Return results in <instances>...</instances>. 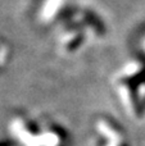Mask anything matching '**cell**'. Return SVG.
I'll return each mask as SVG.
<instances>
[{
  "mask_svg": "<svg viewBox=\"0 0 145 146\" xmlns=\"http://www.w3.org/2000/svg\"><path fill=\"white\" fill-rule=\"evenodd\" d=\"M113 87L120 104L130 118L145 117V68L136 63L126 66L114 77Z\"/></svg>",
  "mask_w": 145,
  "mask_h": 146,
  "instance_id": "cell-1",
  "label": "cell"
},
{
  "mask_svg": "<svg viewBox=\"0 0 145 146\" xmlns=\"http://www.w3.org/2000/svg\"><path fill=\"white\" fill-rule=\"evenodd\" d=\"M95 146H131L122 127L112 118L100 117L94 124Z\"/></svg>",
  "mask_w": 145,
  "mask_h": 146,
  "instance_id": "cell-2",
  "label": "cell"
}]
</instances>
